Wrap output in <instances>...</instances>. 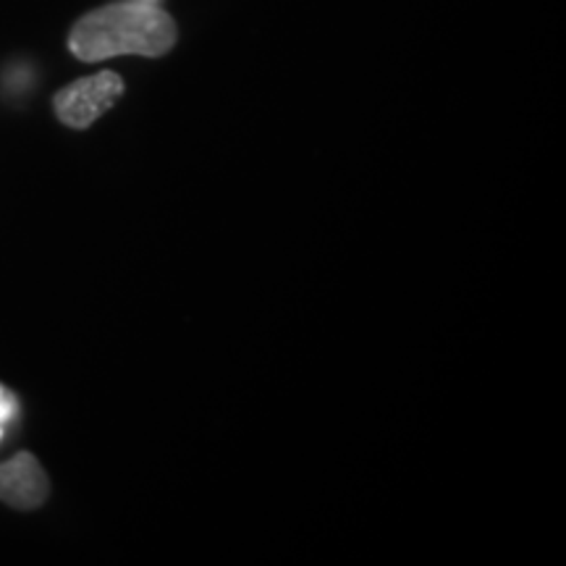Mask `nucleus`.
I'll use <instances>...</instances> for the list:
<instances>
[{"label":"nucleus","instance_id":"f257e3e1","mask_svg":"<svg viewBox=\"0 0 566 566\" xmlns=\"http://www.w3.org/2000/svg\"><path fill=\"white\" fill-rule=\"evenodd\" d=\"M179 30L171 13L158 3H111L76 21L69 32V51L84 63L116 59V55H145L160 59L171 53Z\"/></svg>","mask_w":566,"mask_h":566},{"label":"nucleus","instance_id":"f03ea898","mask_svg":"<svg viewBox=\"0 0 566 566\" xmlns=\"http://www.w3.org/2000/svg\"><path fill=\"white\" fill-rule=\"evenodd\" d=\"M124 80L116 71H101V74L84 76L71 82L69 87L55 92L53 108L61 124L71 129H87L122 101Z\"/></svg>","mask_w":566,"mask_h":566},{"label":"nucleus","instance_id":"7ed1b4c3","mask_svg":"<svg viewBox=\"0 0 566 566\" xmlns=\"http://www.w3.org/2000/svg\"><path fill=\"white\" fill-rule=\"evenodd\" d=\"M51 493V480L30 451H19L9 462L0 464V501L19 512L40 509Z\"/></svg>","mask_w":566,"mask_h":566},{"label":"nucleus","instance_id":"20e7f679","mask_svg":"<svg viewBox=\"0 0 566 566\" xmlns=\"http://www.w3.org/2000/svg\"><path fill=\"white\" fill-rule=\"evenodd\" d=\"M19 417V399L11 388L0 384V428H9V424Z\"/></svg>","mask_w":566,"mask_h":566},{"label":"nucleus","instance_id":"39448f33","mask_svg":"<svg viewBox=\"0 0 566 566\" xmlns=\"http://www.w3.org/2000/svg\"><path fill=\"white\" fill-rule=\"evenodd\" d=\"M3 438H6V428H0V441H3Z\"/></svg>","mask_w":566,"mask_h":566},{"label":"nucleus","instance_id":"423d86ee","mask_svg":"<svg viewBox=\"0 0 566 566\" xmlns=\"http://www.w3.org/2000/svg\"><path fill=\"white\" fill-rule=\"evenodd\" d=\"M139 3H158V0H139Z\"/></svg>","mask_w":566,"mask_h":566}]
</instances>
